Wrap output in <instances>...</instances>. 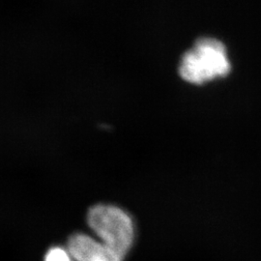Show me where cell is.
Here are the masks:
<instances>
[{"label": "cell", "instance_id": "cell-4", "mask_svg": "<svg viewBox=\"0 0 261 261\" xmlns=\"http://www.w3.org/2000/svg\"><path fill=\"white\" fill-rule=\"evenodd\" d=\"M45 261H72L69 253L65 250L56 247L51 248L45 256Z\"/></svg>", "mask_w": 261, "mask_h": 261}, {"label": "cell", "instance_id": "cell-3", "mask_svg": "<svg viewBox=\"0 0 261 261\" xmlns=\"http://www.w3.org/2000/svg\"><path fill=\"white\" fill-rule=\"evenodd\" d=\"M70 254L77 261H123V257L106 244L84 233H75L68 240Z\"/></svg>", "mask_w": 261, "mask_h": 261}, {"label": "cell", "instance_id": "cell-1", "mask_svg": "<svg viewBox=\"0 0 261 261\" xmlns=\"http://www.w3.org/2000/svg\"><path fill=\"white\" fill-rule=\"evenodd\" d=\"M231 64L224 44L212 37L196 40L183 55L178 67L180 76L189 84H203L228 75Z\"/></svg>", "mask_w": 261, "mask_h": 261}, {"label": "cell", "instance_id": "cell-2", "mask_svg": "<svg viewBox=\"0 0 261 261\" xmlns=\"http://www.w3.org/2000/svg\"><path fill=\"white\" fill-rule=\"evenodd\" d=\"M87 224L103 244L125 258L135 236L129 215L116 206L98 204L89 209Z\"/></svg>", "mask_w": 261, "mask_h": 261}]
</instances>
